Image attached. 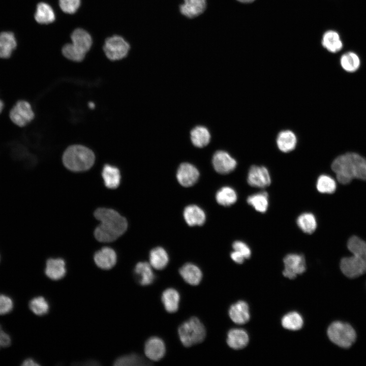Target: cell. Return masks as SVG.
Returning a JSON list of instances; mask_svg holds the SVG:
<instances>
[{"mask_svg": "<svg viewBox=\"0 0 366 366\" xmlns=\"http://www.w3.org/2000/svg\"><path fill=\"white\" fill-rule=\"evenodd\" d=\"M102 176L105 186L109 189H115L118 187L121 180V175L118 168L110 164H105L102 169Z\"/></svg>", "mask_w": 366, "mask_h": 366, "instance_id": "19", "label": "cell"}, {"mask_svg": "<svg viewBox=\"0 0 366 366\" xmlns=\"http://www.w3.org/2000/svg\"><path fill=\"white\" fill-rule=\"evenodd\" d=\"M96 264L100 268L109 269L116 263L117 255L113 249L105 247L96 252L94 255Z\"/></svg>", "mask_w": 366, "mask_h": 366, "instance_id": "13", "label": "cell"}, {"mask_svg": "<svg viewBox=\"0 0 366 366\" xmlns=\"http://www.w3.org/2000/svg\"><path fill=\"white\" fill-rule=\"evenodd\" d=\"M241 3H250L254 2L255 0H237Z\"/></svg>", "mask_w": 366, "mask_h": 366, "instance_id": "47", "label": "cell"}, {"mask_svg": "<svg viewBox=\"0 0 366 366\" xmlns=\"http://www.w3.org/2000/svg\"><path fill=\"white\" fill-rule=\"evenodd\" d=\"M129 49V44L118 36H113L107 38L103 46L105 55L111 60L123 58L126 56Z\"/></svg>", "mask_w": 366, "mask_h": 366, "instance_id": "8", "label": "cell"}, {"mask_svg": "<svg viewBox=\"0 0 366 366\" xmlns=\"http://www.w3.org/2000/svg\"><path fill=\"white\" fill-rule=\"evenodd\" d=\"M298 227L304 233H313L316 229L317 223L315 216L310 212L300 215L296 220Z\"/></svg>", "mask_w": 366, "mask_h": 366, "instance_id": "32", "label": "cell"}, {"mask_svg": "<svg viewBox=\"0 0 366 366\" xmlns=\"http://www.w3.org/2000/svg\"><path fill=\"white\" fill-rule=\"evenodd\" d=\"M179 273L183 279L191 285H198L202 277L200 269L192 263H187L179 269Z\"/></svg>", "mask_w": 366, "mask_h": 366, "instance_id": "22", "label": "cell"}, {"mask_svg": "<svg viewBox=\"0 0 366 366\" xmlns=\"http://www.w3.org/2000/svg\"><path fill=\"white\" fill-rule=\"evenodd\" d=\"M11 342L10 336L3 330L0 325V348L8 347L10 345Z\"/></svg>", "mask_w": 366, "mask_h": 366, "instance_id": "43", "label": "cell"}, {"mask_svg": "<svg viewBox=\"0 0 366 366\" xmlns=\"http://www.w3.org/2000/svg\"><path fill=\"white\" fill-rule=\"evenodd\" d=\"M60 9L65 13L73 14L76 12L80 5V0H59Z\"/></svg>", "mask_w": 366, "mask_h": 366, "instance_id": "40", "label": "cell"}, {"mask_svg": "<svg viewBox=\"0 0 366 366\" xmlns=\"http://www.w3.org/2000/svg\"><path fill=\"white\" fill-rule=\"evenodd\" d=\"M296 143L297 138L295 135L290 130L281 131L277 136V146L279 149L284 152H288L293 150L296 146Z\"/></svg>", "mask_w": 366, "mask_h": 366, "instance_id": "24", "label": "cell"}, {"mask_svg": "<svg viewBox=\"0 0 366 366\" xmlns=\"http://www.w3.org/2000/svg\"><path fill=\"white\" fill-rule=\"evenodd\" d=\"M232 247L234 251L240 253L245 259H249L251 255V251L249 246L244 242L236 240L232 244Z\"/></svg>", "mask_w": 366, "mask_h": 366, "instance_id": "42", "label": "cell"}, {"mask_svg": "<svg viewBox=\"0 0 366 366\" xmlns=\"http://www.w3.org/2000/svg\"><path fill=\"white\" fill-rule=\"evenodd\" d=\"M30 310L36 315L42 316L48 312L49 305L48 301L42 296L32 299L29 303Z\"/></svg>", "mask_w": 366, "mask_h": 366, "instance_id": "37", "label": "cell"}, {"mask_svg": "<svg viewBox=\"0 0 366 366\" xmlns=\"http://www.w3.org/2000/svg\"><path fill=\"white\" fill-rule=\"evenodd\" d=\"M248 203L260 212L264 213L268 207V195L263 191L249 196L247 199Z\"/></svg>", "mask_w": 366, "mask_h": 366, "instance_id": "29", "label": "cell"}, {"mask_svg": "<svg viewBox=\"0 0 366 366\" xmlns=\"http://www.w3.org/2000/svg\"><path fill=\"white\" fill-rule=\"evenodd\" d=\"M168 261V255L164 248L156 247L150 251L149 262L152 267L158 270L163 269L167 266Z\"/></svg>", "mask_w": 366, "mask_h": 366, "instance_id": "27", "label": "cell"}, {"mask_svg": "<svg viewBox=\"0 0 366 366\" xmlns=\"http://www.w3.org/2000/svg\"><path fill=\"white\" fill-rule=\"evenodd\" d=\"M179 299L178 292L173 288L167 289L162 293V301L169 313H174L178 310Z\"/></svg>", "mask_w": 366, "mask_h": 366, "instance_id": "26", "label": "cell"}, {"mask_svg": "<svg viewBox=\"0 0 366 366\" xmlns=\"http://www.w3.org/2000/svg\"><path fill=\"white\" fill-rule=\"evenodd\" d=\"M95 156L89 148L81 145L68 147L63 155L65 166L73 171H83L89 169L94 164Z\"/></svg>", "mask_w": 366, "mask_h": 366, "instance_id": "4", "label": "cell"}, {"mask_svg": "<svg viewBox=\"0 0 366 366\" xmlns=\"http://www.w3.org/2000/svg\"><path fill=\"white\" fill-rule=\"evenodd\" d=\"M21 365L23 366H38L39 364L32 358H27L24 360Z\"/></svg>", "mask_w": 366, "mask_h": 366, "instance_id": "45", "label": "cell"}, {"mask_svg": "<svg viewBox=\"0 0 366 366\" xmlns=\"http://www.w3.org/2000/svg\"><path fill=\"white\" fill-rule=\"evenodd\" d=\"M35 113L31 104L27 101L20 100L16 102L9 112L11 120L16 126L23 127L34 118Z\"/></svg>", "mask_w": 366, "mask_h": 366, "instance_id": "7", "label": "cell"}, {"mask_svg": "<svg viewBox=\"0 0 366 366\" xmlns=\"http://www.w3.org/2000/svg\"><path fill=\"white\" fill-rule=\"evenodd\" d=\"M191 139L195 146L203 147L209 142L210 135L206 128L197 126L191 132Z\"/></svg>", "mask_w": 366, "mask_h": 366, "instance_id": "31", "label": "cell"}, {"mask_svg": "<svg viewBox=\"0 0 366 366\" xmlns=\"http://www.w3.org/2000/svg\"><path fill=\"white\" fill-rule=\"evenodd\" d=\"M347 248L353 255L342 259L340 268L346 277L355 278L366 272V242L353 236L348 241Z\"/></svg>", "mask_w": 366, "mask_h": 366, "instance_id": "3", "label": "cell"}, {"mask_svg": "<svg viewBox=\"0 0 366 366\" xmlns=\"http://www.w3.org/2000/svg\"><path fill=\"white\" fill-rule=\"evenodd\" d=\"M230 257L235 262L238 264L242 263L245 259V258L240 253L234 250L231 253Z\"/></svg>", "mask_w": 366, "mask_h": 366, "instance_id": "44", "label": "cell"}, {"mask_svg": "<svg viewBox=\"0 0 366 366\" xmlns=\"http://www.w3.org/2000/svg\"><path fill=\"white\" fill-rule=\"evenodd\" d=\"M340 64L342 68L347 72L353 73L357 71L360 64L358 55L354 52H348L341 57Z\"/></svg>", "mask_w": 366, "mask_h": 366, "instance_id": "34", "label": "cell"}, {"mask_svg": "<svg viewBox=\"0 0 366 366\" xmlns=\"http://www.w3.org/2000/svg\"><path fill=\"white\" fill-rule=\"evenodd\" d=\"M13 307L12 299L8 296L0 294V315L10 312Z\"/></svg>", "mask_w": 366, "mask_h": 366, "instance_id": "41", "label": "cell"}, {"mask_svg": "<svg viewBox=\"0 0 366 366\" xmlns=\"http://www.w3.org/2000/svg\"><path fill=\"white\" fill-rule=\"evenodd\" d=\"M95 104H94V103L89 102V104H88V106H89V107L91 109H93V108L95 107Z\"/></svg>", "mask_w": 366, "mask_h": 366, "instance_id": "48", "label": "cell"}, {"mask_svg": "<svg viewBox=\"0 0 366 366\" xmlns=\"http://www.w3.org/2000/svg\"><path fill=\"white\" fill-rule=\"evenodd\" d=\"M178 331L180 340L186 347L202 342L206 335L203 324L197 317H192L184 322Z\"/></svg>", "mask_w": 366, "mask_h": 366, "instance_id": "5", "label": "cell"}, {"mask_svg": "<svg viewBox=\"0 0 366 366\" xmlns=\"http://www.w3.org/2000/svg\"><path fill=\"white\" fill-rule=\"evenodd\" d=\"M94 216L101 222L94 231L95 238L100 242L113 241L127 229V220L113 209L99 208L95 210Z\"/></svg>", "mask_w": 366, "mask_h": 366, "instance_id": "1", "label": "cell"}, {"mask_svg": "<svg viewBox=\"0 0 366 366\" xmlns=\"http://www.w3.org/2000/svg\"><path fill=\"white\" fill-rule=\"evenodd\" d=\"M46 275L53 280L62 279L66 274V268L65 261L62 258H50L46 263Z\"/></svg>", "mask_w": 366, "mask_h": 366, "instance_id": "15", "label": "cell"}, {"mask_svg": "<svg viewBox=\"0 0 366 366\" xmlns=\"http://www.w3.org/2000/svg\"><path fill=\"white\" fill-rule=\"evenodd\" d=\"M35 18L39 23L48 24L54 21L55 14L53 9L49 5L45 3H40L37 5Z\"/></svg>", "mask_w": 366, "mask_h": 366, "instance_id": "30", "label": "cell"}, {"mask_svg": "<svg viewBox=\"0 0 366 366\" xmlns=\"http://www.w3.org/2000/svg\"><path fill=\"white\" fill-rule=\"evenodd\" d=\"M180 6V12L186 17L193 18L203 12L206 5V0H184Z\"/></svg>", "mask_w": 366, "mask_h": 366, "instance_id": "20", "label": "cell"}, {"mask_svg": "<svg viewBox=\"0 0 366 366\" xmlns=\"http://www.w3.org/2000/svg\"><path fill=\"white\" fill-rule=\"evenodd\" d=\"M5 104L4 101L0 99V114L3 111L4 108Z\"/></svg>", "mask_w": 366, "mask_h": 366, "instance_id": "46", "label": "cell"}, {"mask_svg": "<svg viewBox=\"0 0 366 366\" xmlns=\"http://www.w3.org/2000/svg\"><path fill=\"white\" fill-rule=\"evenodd\" d=\"M115 365H146L145 360L135 354L125 355L118 358L114 362Z\"/></svg>", "mask_w": 366, "mask_h": 366, "instance_id": "39", "label": "cell"}, {"mask_svg": "<svg viewBox=\"0 0 366 366\" xmlns=\"http://www.w3.org/2000/svg\"><path fill=\"white\" fill-rule=\"evenodd\" d=\"M338 181L347 184L354 178L366 180V159L355 152L339 156L331 164Z\"/></svg>", "mask_w": 366, "mask_h": 366, "instance_id": "2", "label": "cell"}, {"mask_svg": "<svg viewBox=\"0 0 366 366\" xmlns=\"http://www.w3.org/2000/svg\"><path fill=\"white\" fill-rule=\"evenodd\" d=\"M212 164L217 172L225 174L234 170L237 163L228 152L219 150L216 151L213 156Z\"/></svg>", "mask_w": 366, "mask_h": 366, "instance_id": "11", "label": "cell"}, {"mask_svg": "<svg viewBox=\"0 0 366 366\" xmlns=\"http://www.w3.org/2000/svg\"><path fill=\"white\" fill-rule=\"evenodd\" d=\"M316 188L321 193L331 194L336 191L337 185L334 179L331 176L322 174L317 179Z\"/></svg>", "mask_w": 366, "mask_h": 366, "instance_id": "36", "label": "cell"}, {"mask_svg": "<svg viewBox=\"0 0 366 366\" xmlns=\"http://www.w3.org/2000/svg\"><path fill=\"white\" fill-rule=\"evenodd\" d=\"M329 340L334 344L343 348H348L355 342L356 334L349 324L336 321L332 323L327 331Z\"/></svg>", "mask_w": 366, "mask_h": 366, "instance_id": "6", "label": "cell"}, {"mask_svg": "<svg viewBox=\"0 0 366 366\" xmlns=\"http://www.w3.org/2000/svg\"><path fill=\"white\" fill-rule=\"evenodd\" d=\"M229 315L232 321L236 324L247 323L250 318L248 304L240 300L232 304L229 310Z\"/></svg>", "mask_w": 366, "mask_h": 366, "instance_id": "16", "label": "cell"}, {"mask_svg": "<svg viewBox=\"0 0 366 366\" xmlns=\"http://www.w3.org/2000/svg\"><path fill=\"white\" fill-rule=\"evenodd\" d=\"M285 269L283 271L284 277L290 279L296 278L297 274L303 273L306 269L304 256L300 254H289L283 260Z\"/></svg>", "mask_w": 366, "mask_h": 366, "instance_id": "9", "label": "cell"}, {"mask_svg": "<svg viewBox=\"0 0 366 366\" xmlns=\"http://www.w3.org/2000/svg\"><path fill=\"white\" fill-rule=\"evenodd\" d=\"M72 44L79 50L84 53L89 50L92 44V39L90 35L82 28H77L74 30L71 36Z\"/></svg>", "mask_w": 366, "mask_h": 366, "instance_id": "21", "label": "cell"}, {"mask_svg": "<svg viewBox=\"0 0 366 366\" xmlns=\"http://www.w3.org/2000/svg\"><path fill=\"white\" fill-rule=\"evenodd\" d=\"M303 324L302 317L299 314L295 312L288 313L282 319V326L289 330H299L302 327Z\"/></svg>", "mask_w": 366, "mask_h": 366, "instance_id": "35", "label": "cell"}, {"mask_svg": "<svg viewBox=\"0 0 366 366\" xmlns=\"http://www.w3.org/2000/svg\"><path fill=\"white\" fill-rule=\"evenodd\" d=\"M237 194L235 190L230 187H223L216 193L217 202L223 206H228L235 203Z\"/></svg>", "mask_w": 366, "mask_h": 366, "instance_id": "33", "label": "cell"}, {"mask_svg": "<svg viewBox=\"0 0 366 366\" xmlns=\"http://www.w3.org/2000/svg\"><path fill=\"white\" fill-rule=\"evenodd\" d=\"M16 41L13 33L3 32L0 34V58L9 57L16 46Z\"/></svg>", "mask_w": 366, "mask_h": 366, "instance_id": "25", "label": "cell"}, {"mask_svg": "<svg viewBox=\"0 0 366 366\" xmlns=\"http://www.w3.org/2000/svg\"><path fill=\"white\" fill-rule=\"evenodd\" d=\"M322 44L325 49L332 53L339 51L343 46L339 34L333 30H328L324 34Z\"/></svg>", "mask_w": 366, "mask_h": 366, "instance_id": "28", "label": "cell"}, {"mask_svg": "<svg viewBox=\"0 0 366 366\" xmlns=\"http://www.w3.org/2000/svg\"><path fill=\"white\" fill-rule=\"evenodd\" d=\"M249 343L247 332L241 329H232L227 334V343L228 346L235 350L245 347Z\"/></svg>", "mask_w": 366, "mask_h": 366, "instance_id": "18", "label": "cell"}, {"mask_svg": "<svg viewBox=\"0 0 366 366\" xmlns=\"http://www.w3.org/2000/svg\"><path fill=\"white\" fill-rule=\"evenodd\" d=\"M62 53L65 57L74 62L82 61L86 54L77 48L72 43L66 44L63 47Z\"/></svg>", "mask_w": 366, "mask_h": 366, "instance_id": "38", "label": "cell"}, {"mask_svg": "<svg viewBox=\"0 0 366 366\" xmlns=\"http://www.w3.org/2000/svg\"><path fill=\"white\" fill-rule=\"evenodd\" d=\"M247 181L252 187L264 188L271 184V177L266 167L253 165L249 169Z\"/></svg>", "mask_w": 366, "mask_h": 366, "instance_id": "10", "label": "cell"}, {"mask_svg": "<svg viewBox=\"0 0 366 366\" xmlns=\"http://www.w3.org/2000/svg\"><path fill=\"white\" fill-rule=\"evenodd\" d=\"M184 217L187 223L190 226L202 225L206 219L204 211L196 205L187 206L184 209Z\"/></svg>", "mask_w": 366, "mask_h": 366, "instance_id": "17", "label": "cell"}, {"mask_svg": "<svg viewBox=\"0 0 366 366\" xmlns=\"http://www.w3.org/2000/svg\"><path fill=\"white\" fill-rule=\"evenodd\" d=\"M165 345L163 340L158 337H151L147 340L144 346V353L149 359L158 361L165 355Z\"/></svg>", "mask_w": 366, "mask_h": 366, "instance_id": "14", "label": "cell"}, {"mask_svg": "<svg viewBox=\"0 0 366 366\" xmlns=\"http://www.w3.org/2000/svg\"><path fill=\"white\" fill-rule=\"evenodd\" d=\"M134 271L141 285H150L154 281L155 276L150 263L146 262H138L135 266Z\"/></svg>", "mask_w": 366, "mask_h": 366, "instance_id": "23", "label": "cell"}, {"mask_svg": "<svg viewBox=\"0 0 366 366\" xmlns=\"http://www.w3.org/2000/svg\"><path fill=\"white\" fill-rule=\"evenodd\" d=\"M199 176L198 169L188 163H182L177 171L176 178L182 186L189 187L194 185Z\"/></svg>", "mask_w": 366, "mask_h": 366, "instance_id": "12", "label": "cell"}]
</instances>
